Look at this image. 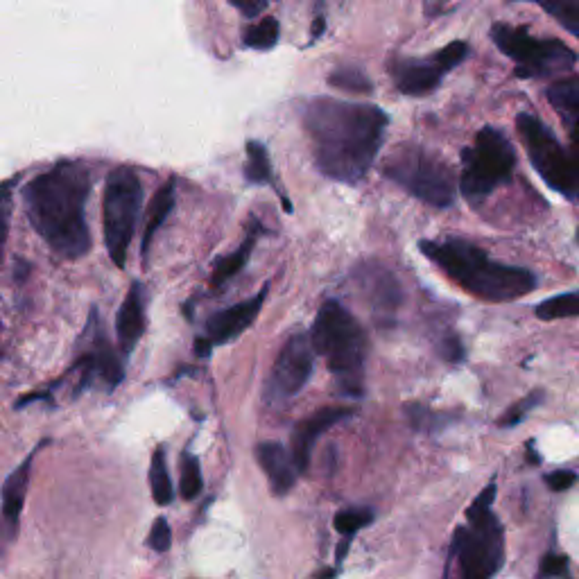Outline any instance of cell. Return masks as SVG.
<instances>
[{
  "instance_id": "6da1fadb",
  "label": "cell",
  "mask_w": 579,
  "mask_h": 579,
  "mask_svg": "<svg viewBox=\"0 0 579 579\" xmlns=\"http://www.w3.org/2000/svg\"><path fill=\"white\" fill-rule=\"evenodd\" d=\"M390 118L365 102L317 98L304 114V127L319 172L342 184H358L385 141Z\"/></svg>"
},
{
  "instance_id": "7a4b0ae2",
  "label": "cell",
  "mask_w": 579,
  "mask_h": 579,
  "mask_svg": "<svg viewBox=\"0 0 579 579\" xmlns=\"http://www.w3.org/2000/svg\"><path fill=\"white\" fill-rule=\"evenodd\" d=\"M91 188V172L82 161H59L23 188L32 229L57 256L82 258L91 249L86 222Z\"/></svg>"
},
{
  "instance_id": "3957f363",
  "label": "cell",
  "mask_w": 579,
  "mask_h": 579,
  "mask_svg": "<svg viewBox=\"0 0 579 579\" xmlns=\"http://www.w3.org/2000/svg\"><path fill=\"white\" fill-rule=\"evenodd\" d=\"M421 254L473 297L485 301H512L537 288V276L525 267L505 265L460 238L423 240Z\"/></svg>"
},
{
  "instance_id": "277c9868",
  "label": "cell",
  "mask_w": 579,
  "mask_h": 579,
  "mask_svg": "<svg viewBox=\"0 0 579 579\" xmlns=\"http://www.w3.org/2000/svg\"><path fill=\"white\" fill-rule=\"evenodd\" d=\"M317 356H322L328 371L337 380V390L349 399L365 396L367 333L340 301H326L308 333Z\"/></svg>"
},
{
  "instance_id": "5b68a950",
  "label": "cell",
  "mask_w": 579,
  "mask_h": 579,
  "mask_svg": "<svg viewBox=\"0 0 579 579\" xmlns=\"http://www.w3.org/2000/svg\"><path fill=\"white\" fill-rule=\"evenodd\" d=\"M496 485H491L473 500L466 512L469 527H460L453 541V555L460 559V579H491L503 566L505 537L503 525L491 512Z\"/></svg>"
},
{
  "instance_id": "8992f818",
  "label": "cell",
  "mask_w": 579,
  "mask_h": 579,
  "mask_svg": "<svg viewBox=\"0 0 579 579\" xmlns=\"http://www.w3.org/2000/svg\"><path fill=\"white\" fill-rule=\"evenodd\" d=\"M383 175L394 184L408 190L417 200L437 209H446L455 202L457 181L455 172L437 154L428 152L421 145L403 143L387 157Z\"/></svg>"
},
{
  "instance_id": "52a82bcc",
  "label": "cell",
  "mask_w": 579,
  "mask_h": 579,
  "mask_svg": "<svg viewBox=\"0 0 579 579\" xmlns=\"http://www.w3.org/2000/svg\"><path fill=\"white\" fill-rule=\"evenodd\" d=\"M460 190L471 204L485 202L498 186L512 179L516 152L509 138L496 127H482L471 148L462 152Z\"/></svg>"
},
{
  "instance_id": "ba28073f",
  "label": "cell",
  "mask_w": 579,
  "mask_h": 579,
  "mask_svg": "<svg viewBox=\"0 0 579 579\" xmlns=\"http://www.w3.org/2000/svg\"><path fill=\"white\" fill-rule=\"evenodd\" d=\"M516 127L527 157L541 179L568 200L579 202V148L568 152L550 127L534 114L518 116Z\"/></svg>"
},
{
  "instance_id": "9c48e42d",
  "label": "cell",
  "mask_w": 579,
  "mask_h": 579,
  "mask_svg": "<svg viewBox=\"0 0 579 579\" xmlns=\"http://www.w3.org/2000/svg\"><path fill=\"white\" fill-rule=\"evenodd\" d=\"M491 41L496 43L500 53L512 59L516 66L514 73L521 80L568 73L577 62V55L564 41L532 37L530 30L518 28V25L496 23L491 28Z\"/></svg>"
},
{
  "instance_id": "30bf717a",
  "label": "cell",
  "mask_w": 579,
  "mask_h": 579,
  "mask_svg": "<svg viewBox=\"0 0 579 579\" xmlns=\"http://www.w3.org/2000/svg\"><path fill=\"white\" fill-rule=\"evenodd\" d=\"M143 206V186L136 172L127 166L116 168L107 177L105 186V245L109 258L123 270L127 263V249L132 245L138 213Z\"/></svg>"
},
{
  "instance_id": "8fae6325",
  "label": "cell",
  "mask_w": 579,
  "mask_h": 579,
  "mask_svg": "<svg viewBox=\"0 0 579 579\" xmlns=\"http://www.w3.org/2000/svg\"><path fill=\"white\" fill-rule=\"evenodd\" d=\"M315 369V351L310 344L308 333L292 335L288 342L283 344L279 356H276L274 367L267 378L263 399L267 405L281 408V405L290 403L292 396H297L304 390L306 383L313 376Z\"/></svg>"
},
{
  "instance_id": "7c38bea8",
  "label": "cell",
  "mask_w": 579,
  "mask_h": 579,
  "mask_svg": "<svg viewBox=\"0 0 579 579\" xmlns=\"http://www.w3.org/2000/svg\"><path fill=\"white\" fill-rule=\"evenodd\" d=\"M89 335H91V347L86 349L71 367L73 371L80 374V383H77L75 394H80L86 390V387L98 385V383L105 387V390L114 392L116 387L123 383L125 367L116 349L111 347L109 340L105 337V331H102V324H100V315L95 308L89 315Z\"/></svg>"
},
{
  "instance_id": "4fadbf2b",
  "label": "cell",
  "mask_w": 579,
  "mask_h": 579,
  "mask_svg": "<svg viewBox=\"0 0 579 579\" xmlns=\"http://www.w3.org/2000/svg\"><path fill=\"white\" fill-rule=\"evenodd\" d=\"M356 414V408L349 405H331V408H322L310 414L308 419L299 421L295 430H292V462L297 466V473H306L310 466V457H313V448L319 435L335 426V423L347 421Z\"/></svg>"
},
{
  "instance_id": "5bb4252c",
  "label": "cell",
  "mask_w": 579,
  "mask_h": 579,
  "mask_svg": "<svg viewBox=\"0 0 579 579\" xmlns=\"http://www.w3.org/2000/svg\"><path fill=\"white\" fill-rule=\"evenodd\" d=\"M267 290H270V285H263V290L256 297L211 315L209 322H206V335H209L206 340L211 344H227L233 337L245 333L254 324L258 313H261L267 299Z\"/></svg>"
},
{
  "instance_id": "9a60e30c",
  "label": "cell",
  "mask_w": 579,
  "mask_h": 579,
  "mask_svg": "<svg viewBox=\"0 0 579 579\" xmlns=\"http://www.w3.org/2000/svg\"><path fill=\"white\" fill-rule=\"evenodd\" d=\"M396 89L405 95H426L442 84L446 71L435 57L432 59H412L399 57L390 66Z\"/></svg>"
},
{
  "instance_id": "2e32d148",
  "label": "cell",
  "mask_w": 579,
  "mask_h": 579,
  "mask_svg": "<svg viewBox=\"0 0 579 579\" xmlns=\"http://www.w3.org/2000/svg\"><path fill=\"white\" fill-rule=\"evenodd\" d=\"M116 333L120 356H129L145 333V290L138 281L132 283L123 306L118 310Z\"/></svg>"
},
{
  "instance_id": "e0dca14e",
  "label": "cell",
  "mask_w": 579,
  "mask_h": 579,
  "mask_svg": "<svg viewBox=\"0 0 579 579\" xmlns=\"http://www.w3.org/2000/svg\"><path fill=\"white\" fill-rule=\"evenodd\" d=\"M256 460L265 471L270 487L276 496L290 494V489L297 482V466L292 462L288 448L279 442H263L256 446Z\"/></svg>"
},
{
  "instance_id": "ac0fdd59",
  "label": "cell",
  "mask_w": 579,
  "mask_h": 579,
  "mask_svg": "<svg viewBox=\"0 0 579 579\" xmlns=\"http://www.w3.org/2000/svg\"><path fill=\"white\" fill-rule=\"evenodd\" d=\"M360 288L365 290L367 299L380 310H396L403 304V292L399 281L394 274L385 267L367 265V270H360L358 274Z\"/></svg>"
},
{
  "instance_id": "d6986e66",
  "label": "cell",
  "mask_w": 579,
  "mask_h": 579,
  "mask_svg": "<svg viewBox=\"0 0 579 579\" xmlns=\"http://www.w3.org/2000/svg\"><path fill=\"white\" fill-rule=\"evenodd\" d=\"M43 444H48V442H43ZM41 446L34 448V451L28 455V460L16 466L14 473L5 480V485H3V521L7 523V527H10V532H16V527H19L25 496H28V487H30L32 462H34V457H37Z\"/></svg>"
},
{
  "instance_id": "ffe728a7",
  "label": "cell",
  "mask_w": 579,
  "mask_h": 579,
  "mask_svg": "<svg viewBox=\"0 0 579 579\" xmlns=\"http://www.w3.org/2000/svg\"><path fill=\"white\" fill-rule=\"evenodd\" d=\"M548 102L566 125L575 148H579V75L564 77L548 86Z\"/></svg>"
},
{
  "instance_id": "44dd1931",
  "label": "cell",
  "mask_w": 579,
  "mask_h": 579,
  "mask_svg": "<svg viewBox=\"0 0 579 579\" xmlns=\"http://www.w3.org/2000/svg\"><path fill=\"white\" fill-rule=\"evenodd\" d=\"M175 197H177V179L172 177L157 190V195H154V200L148 206V218H145V231H143V243H141L143 261H148L154 236H157V231L163 227V222L168 220L172 209H175V202H177Z\"/></svg>"
},
{
  "instance_id": "7402d4cb",
  "label": "cell",
  "mask_w": 579,
  "mask_h": 579,
  "mask_svg": "<svg viewBox=\"0 0 579 579\" xmlns=\"http://www.w3.org/2000/svg\"><path fill=\"white\" fill-rule=\"evenodd\" d=\"M256 238H258V227H256V222H254V224H252V229H249V233H247L245 243L240 245V247L236 249V252L229 254V256H224V258H220V261L215 263L213 279H211V283L215 285V288H220V285H224L227 281H231L233 276L243 272V267L247 265L249 256H252V252H254Z\"/></svg>"
},
{
  "instance_id": "603a6c76",
  "label": "cell",
  "mask_w": 579,
  "mask_h": 579,
  "mask_svg": "<svg viewBox=\"0 0 579 579\" xmlns=\"http://www.w3.org/2000/svg\"><path fill=\"white\" fill-rule=\"evenodd\" d=\"M150 487H152L154 503L161 505V507L172 503V496H175V491H172V480H170L168 462H166V448H163V446H159L157 451H154V455H152Z\"/></svg>"
},
{
  "instance_id": "cb8c5ba5",
  "label": "cell",
  "mask_w": 579,
  "mask_h": 579,
  "mask_svg": "<svg viewBox=\"0 0 579 579\" xmlns=\"http://www.w3.org/2000/svg\"><path fill=\"white\" fill-rule=\"evenodd\" d=\"M245 179L254 186L272 184V163L267 148L261 141H249L247 143V166H245Z\"/></svg>"
},
{
  "instance_id": "d4e9b609",
  "label": "cell",
  "mask_w": 579,
  "mask_h": 579,
  "mask_svg": "<svg viewBox=\"0 0 579 579\" xmlns=\"http://www.w3.org/2000/svg\"><path fill=\"white\" fill-rule=\"evenodd\" d=\"M405 414H408V421L412 423L414 430H423V432H439L446 426L455 423L457 414H448V412H435L426 408L421 403H410L405 405Z\"/></svg>"
},
{
  "instance_id": "484cf974",
  "label": "cell",
  "mask_w": 579,
  "mask_h": 579,
  "mask_svg": "<svg viewBox=\"0 0 579 579\" xmlns=\"http://www.w3.org/2000/svg\"><path fill=\"white\" fill-rule=\"evenodd\" d=\"M281 37V25L274 16H265L263 21L252 23L243 32V43L252 50H272Z\"/></svg>"
},
{
  "instance_id": "4316f807",
  "label": "cell",
  "mask_w": 579,
  "mask_h": 579,
  "mask_svg": "<svg viewBox=\"0 0 579 579\" xmlns=\"http://www.w3.org/2000/svg\"><path fill=\"white\" fill-rule=\"evenodd\" d=\"M534 315L543 322H552V319H566V317H579V290L568 292V295H557L534 308Z\"/></svg>"
},
{
  "instance_id": "83f0119b",
  "label": "cell",
  "mask_w": 579,
  "mask_h": 579,
  "mask_svg": "<svg viewBox=\"0 0 579 579\" xmlns=\"http://www.w3.org/2000/svg\"><path fill=\"white\" fill-rule=\"evenodd\" d=\"M328 84L351 93H369L374 89V82H371L367 73L358 66H337L335 71L328 75Z\"/></svg>"
},
{
  "instance_id": "f1b7e54d",
  "label": "cell",
  "mask_w": 579,
  "mask_h": 579,
  "mask_svg": "<svg viewBox=\"0 0 579 579\" xmlns=\"http://www.w3.org/2000/svg\"><path fill=\"white\" fill-rule=\"evenodd\" d=\"M181 480H179V491L184 500H193L202 494L204 480H202V466L200 460L193 453L181 455Z\"/></svg>"
},
{
  "instance_id": "f546056e",
  "label": "cell",
  "mask_w": 579,
  "mask_h": 579,
  "mask_svg": "<svg viewBox=\"0 0 579 579\" xmlns=\"http://www.w3.org/2000/svg\"><path fill=\"white\" fill-rule=\"evenodd\" d=\"M541 10L579 39V0H541Z\"/></svg>"
},
{
  "instance_id": "4dcf8cb0",
  "label": "cell",
  "mask_w": 579,
  "mask_h": 579,
  "mask_svg": "<svg viewBox=\"0 0 579 579\" xmlns=\"http://www.w3.org/2000/svg\"><path fill=\"white\" fill-rule=\"evenodd\" d=\"M371 521H374V512L369 507H349L342 509L340 514H335V530L344 534V537L351 539L353 534L360 532L362 527H367Z\"/></svg>"
},
{
  "instance_id": "1f68e13d",
  "label": "cell",
  "mask_w": 579,
  "mask_h": 579,
  "mask_svg": "<svg viewBox=\"0 0 579 579\" xmlns=\"http://www.w3.org/2000/svg\"><path fill=\"white\" fill-rule=\"evenodd\" d=\"M16 179L0 181V261H3L5 245H7V233H10V220H12V209H14V193Z\"/></svg>"
},
{
  "instance_id": "d6a6232c",
  "label": "cell",
  "mask_w": 579,
  "mask_h": 579,
  "mask_svg": "<svg viewBox=\"0 0 579 579\" xmlns=\"http://www.w3.org/2000/svg\"><path fill=\"white\" fill-rule=\"evenodd\" d=\"M541 401H543V392H541V390L530 392V394L525 396L523 401L514 403L512 408H509V410L503 414V419L498 421V426H500V428H514V426H518V423H523L527 414H530L534 408H537V405H539Z\"/></svg>"
},
{
  "instance_id": "836d02e7",
  "label": "cell",
  "mask_w": 579,
  "mask_h": 579,
  "mask_svg": "<svg viewBox=\"0 0 579 579\" xmlns=\"http://www.w3.org/2000/svg\"><path fill=\"white\" fill-rule=\"evenodd\" d=\"M439 62V66L444 68V71H453L455 66H460L466 57H469V43H464V41H453V43H448L446 48L442 50H437L435 55H432Z\"/></svg>"
},
{
  "instance_id": "e575fe53",
  "label": "cell",
  "mask_w": 579,
  "mask_h": 579,
  "mask_svg": "<svg viewBox=\"0 0 579 579\" xmlns=\"http://www.w3.org/2000/svg\"><path fill=\"white\" fill-rule=\"evenodd\" d=\"M150 548L152 550H157V552H168L170 546H172V530H170V525L166 518H157L152 525V530H150Z\"/></svg>"
},
{
  "instance_id": "d590c367",
  "label": "cell",
  "mask_w": 579,
  "mask_h": 579,
  "mask_svg": "<svg viewBox=\"0 0 579 579\" xmlns=\"http://www.w3.org/2000/svg\"><path fill=\"white\" fill-rule=\"evenodd\" d=\"M568 570V559L564 555H555V552H550L541 559V573L546 577H559V575H566Z\"/></svg>"
},
{
  "instance_id": "8d00e7d4",
  "label": "cell",
  "mask_w": 579,
  "mask_h": 579,
  "mask_svg": "<svg viewBox=\"0 0 579 579\" xmlns=\"http://www.w3.org/2000/svg\"><path fill=\"white\" fill-rule=\"evenodd\" d=\"M439 351H442L444 360H448V362H462L464 360V344L457 335H446Z\"/></svg>"
},
{
  "instance_id": "74e56055",
  "label": "cell",
  "mask_w": 579,
  "mask_h": 579,
  "mask_svg": "<svg viewBox=\"0 0 579 579\" xmlns=\"http://www.w3.org/2000/svg\"><path fill=\"white\" fill-rule=\"evenodd\" d=\"M575 482H577V473H575V471L561 469V471H555V473L546 475V485H548L552 491H566V489L573 487Z\"/></svg>"
},
{
  "instance_id": "f35d334b",
  "label": "cell",
  "mask_w": 579,
  "mask_h": 579,
  "mask_svg": "<svg viewBox=\"0 0 579 579\" xmlns=\"http://www.w3.org/2000/svg\"><path fill=\"white\" fill-rule=\"evenodd\" d=\"M231 5L236 7L238 12H243L247 19H256L258 14H263L267 10L265 0H231Z\"/></svg>"
},
{
  "instance_id": "ab89813d",
  "label": "cell",
  "mask_w": 579,
  "mask_h": 579,
  "mask_svg": "<svg viewBox=\"0 0 579 579\" xmlns=\"http://www.w3.org/2000/svg\"><path fill=\"white\" fill-rule=\"evenodd\" d=\"M211 349H213V344L206 340V337H197V340H195V353H197V356L209 358Z\"/></svg>"
},
{
  "instance_id": "60d3db41",
  "label": "cell",
  "mask_w": 579,
  "mask_h": 579,
  "mask_svg": "<svg viewBox=\"0 0 579 579\" xmlns=\"http://www.w3.org/2000/svg\"><path fill=\"white\" fill-rule=\"evenodd\" d=\"M326 30V21H324V16H317V19L313 21V30H310V37L313 39H319L324 34Z\"/></svg>"
}]
</instances>
